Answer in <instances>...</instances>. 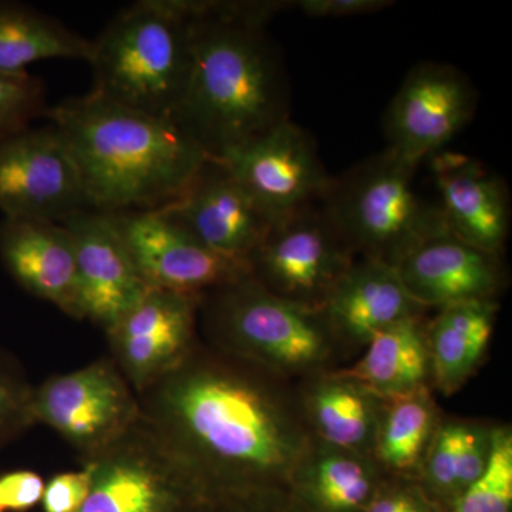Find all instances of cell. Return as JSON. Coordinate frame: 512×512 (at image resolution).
I'll return each mask as SVG.
<instances>
[{
  "instance_id": "6da1fadb",
  "label": "cell",
  "mask_w": 512,
  "mask_h": 512,
  "mask_svg": "<svg viewBox=\"0 0 512 512\" xmlns=\"http://www.w3.org/2000/svg\"><path fill=\"white\" fill-rule=\"evenodd\" d=\"M138 400L212 487L289 490L308 460L305 434L261 380L195 349Z\"/></svg>"
},
{
  "instance_id": "7a4b0ae2",
  "label": "cell",
  "mask_w": 512,
  "mask_h": 512,
  "mask_svg": "<svg viewBox=\"0 0 512 512\" xmlns=\"http://www.w3.org/2000/svg\"><path fill=\"white\" fill-rule=\"evenodd\" d=\"M62 133L90 210H153L191 183L207 153L173 121L90 92L47 109Z\"/></svg>"
},
{
  "instance_id": "3957f363",
  "label": "cell",
  "mask_w": 512,
  "mask_h": 512,
  "mask_svg": "<svg viewBox=\"0 0 512 512\" xmlns=\"http://www.w3.org/2000/svg\"><path fill=\"white\" fill-rule=\"evenodd\" d=\"M190 18V79L173 123L218 158L289 120L284 70L264 23Z\"/></svg>"
},
{
  "instance_id": "277c9868",
  "label": "cell",
  "mask_w": 512,
  "mask_h": 512,
  "mask_svg": "<svg viewBox=\"0 0 512 512\" xmlns=\"http://www.w3.org/2000/svg\"><path fill=\"white\" fill-rule=\"evenodd\" d=\"M194 20L178 0H140L93 40L92 93L173 121L187 90Z\"/></svg>"
},
{
  "instance_id": "5b68a950",
  "label": "cell",
  "mask_w": 512,
  "mask_h": 512,
  "mask_svg": "<svg viewBox=\"0 0 512 512\" xmlns=\"http://www.w3.org/2000/svg\"><path fill=\"white\" fill-rule=\"evenodd\" d=\"M417 167L386 148L329 180L319 201L353 254L396 266L421 241L448 229L439 205L414 190Z\"/></svg>"
},
{
  "instance_id": "8992f818",
  "label": "cell",
  "mask_w": 512,
  "mask_h": 512,
  "mask_svg": "<svg viewBox=\"0 0 512 512\" xmlns=\"http://www.w3.org/2000/svg\"><path fill=\"white\" fill-rule=\"evenodd\" d=\"M83 464L92 488L77 512H201L215 487L141 413Z\"/></svg>"
},
{
  "instance_id": "52a82bcc",
  "label": "cell",
  "mask_w": 512,
  "mask_h": 512,
  "mask_svg": "<svg viewBox=\"0 0 512 512\" xmlns=\"http://www.w3.org/2000/svg\"><path fill=\"white\" fill-rule=\"evenodd\" d=\"M210 318L232 356L275 372H305L328 359L333 336L319 309L279 298L254 278L215 289Z\"/></svg>"
},
{
  "instance_id": "ba28073f",
  "label": "cell",
  "mask_w": 512,
  "mask_h": 512,
  "mask_svg": "<svg viewBox=\"0 0 512 512\" xmlns=\"http://www.w3.org/2000/svg\"><path fill=\"white\" fill-rule=\"evenodd\" d=\"M353 255L322 205L313 202L271 224L249 258V274L279 298L320 309Z\"/></svg>"
},
{
  "instance_id": "9c48e42d",
  "label": "cell",
  "mask_w": 512,
  "mask_h": 512,
  "mask_svg": "<svg viewBox=\"0 0 512 512\" xmlns=\"http://www.w3.org/2000/svg\"><path fill=\"white\" fill-rule=\"evenodd\" d=\"M140 417V400L111 357L33 387V423L55 430L82 460L119 440Z\"/></svg>"
},
{
  "instance_id": "30bf717a",
  "label": "cell",
  "mask_w": 512,
  "mask_h": 512,
  "mask_svg": "<svg viewBox=\"0 0 512 512\" xmlns=\"http://www.w3.org/2000/svg\"><path fill=\"white\" fill-rule=\"evenodd\" d=\"M90 210L66 140L52 123L0 140V212L59 222Z\"/></svg>"
},
{
  "instance_id": "8fae6325",
  "label": "cell",
  "mask_w": 512,
  "mask_h": 512,
  "mask_svg": "<svg viewBox=\"0 0 512 512\" xmlns=\"http://www.w3.org/2000/svg\"><path fill=\"white\" fill-rule=\"evenodd\" d=\"M113 214L150 289L202 295L251 276L248 265L218 255L161 208Z\"/></svg>"
},
{
  "instance_id": "7c38bea8",
  "label": "cell",
  "mask_w": 512,
  "mask_h": 512,
  "mask_svg": "<svg viewBox=\"0 0 512 512\" xmlns=\"http://www.w3.org/2000/svg\"><path fill=\"white\" fill-rule=\"evenodd\" d=\"M274 222L319 201L330 178L315 141L291 120L215 158Z\"/></svg>"
},
{
  "instance_id": "4fadbf2b",
  "label": "cell",
  "mask_w": 512,
  "mask_h": 512,
  "mask_svg": "<svg viewBox=\"0 0 512 512\" xmlns=\"http://www.w3.org/2000/svg\"><path fill=\"white\" fill-rule=\"evenodd\" d=\"M201 295L150 289L106 330L111 359L137 396L183 365L194 352Z\"/></svg>"
},
{
  "instance_id": "5bb4252c",
  "label": "cell",
  "mask_w": 512,
  "mask_h": 512,
  "mask_svg": "<svg viewBox=\"0 0 512 512\" xmlns=\"http://www.w3.org/2000/svg\"><path fill=\"white\" fill-rule=\"evenodd\" d=\"M476 100L474 87L456 67L419 64L407 74L384 117L387 150L419 165L466 126Z\"/></svg>"
},
{
  "instance_id": "9a60e30c",
  "label": "cell",
  "mask_w": 512,
  "mask_h": 512,
  "mask_svg": "<svg viewBox=\"0 0 512 512\" xmlns=\"http://www.w3.org/2000/svg\"><path fill=\"white\" fill-rule=\"evenodd\" d=\"M72 235L79 281V319L106 332L150 288L141 278L113 212L84 210L62 222Z\"/></svg>"
},
{
  "instance_id": "2e32d148",
  "label": "cell",
  "mask_w": 512,
  "mask_h": 512,
  "mask_svg": "<svg viewBox=\"0 0 512 512\" xmlns=\"http://www.w3.org/2000/svg\"><path fill=\"white\" fill-rule=\"evenodd\" d=\"M160 208L212 251L245 265L271 227L248 192L215 158H208L191 183Z\"/></svg>"
},
{
  "instance_id": "e0dca14e",
  "label": "cell",
  "mask_w": 512,
  "mask_h": 512,
  "mask_svg": "<svg viewBox=\"0 0 512 512\" xmlns=\"http://www.w3.org/2000/svg\"><path fill=\"white\" fill-rule=\"evenodd\" d=\"M498 256L446 229L407 252L396 269L414 301L423 308L441 309L457 303L493 301L503 281Z\"/></svg>"
},
{
  "instance_id": "ac0fdd59",
  "label": "cell",
  "mask_w": 512,
  "mask_h": 512,
  "mask_svg": "<svg viewBox=\"0 0 512 512\" xmlns=\"http://www.w3.org/2000/svg\"><path fill=\"white\" fill-rule=\"evenodd\" d=\"M431 171L448 231L500 255L510 229V200L503 181L474 158L453 151L434 154Z\"/></svg>"
},
{
  "instance_id": "d6986e66",
  "label": "cell",
  "mask_w": 512,
  "mask_h": 512,
  "mask_svg": "<svg viewBox=\"0 0 512 512\" xmlns=\"http://www.w3.org/2000/svg\"><path fill=\"white\" fill-rule=\"evenodd\" d=\"M423 309L407 292L396 266L362 258L340 276L319 311L333 339L362 346Z\"/></svg>"
},
{
  "instance_id": "ffe728a7",
  "label": "cell",
  "mask_w": 512,
  "mask_h": 512,
  "mask_svg": "<svg viewBox=\"0 0 512 512\" xmlns=\"http://www.w3.org/2000/svg\"><path fill=\"white\" fill-rule=\"evenodd\" d=\"M0 258L25 291L79 319L76 252L64 225L3 218Z\"/></svg>"
},
{
  "instance_id": "44dd1931",
  "label": "cell",
  "mask_w": 512,
  "mask_h": 512,
  "mask_svg": "<svg viewBox=\"0 0 512 512\" xmlns=\"http://www.w3.org/2000/svg\"><path fill=\"white\" fill-rule=\"evenodd\" d=\"M366 346L359 362L336 376L359 384L377 399L394 400L426 390L430 357L420 315L394 323Z\"/></svg>"
},
{
  "instance_id": "7402d4cb",
  "label": "cell",
  "mask_w": 512,
  "mask_h": 512,
  "mask_svg": "<svg viewBox=\"0 0 512 512\" xmlns=\"http://www.w3.org/2000/svg\"><path fill=\"white\" fill-rule=\"evenodd\" d=\"M495 320L494 301L457 303L441 308L426 330L430 375L450 396L473 375L483 357Z\"/></svg>"
},
{
  "instance_id": "603a6c76",
  "label": "cell",
  "mask_w": 512,
  "mask_h": 512,
  "mask_svg": "<svg viewBox=\"0 0 512 512\" xmlns=\"http://www.w3.org/2000/svg\"><path fill=\"white\" fill-rule=\"evenodd\" d=\"M491 437L493 433L464 423L437 427L417 481L434 510L453 511L461 495L484 473Z\"/></svg>"
},
{
  "instance_id": "cb8c5ba5",
  "label": "cell",
  "mask_w": 512,
  "mask_h": 512,
  "mask_svg": "<svg viewBox=\"0 0 512 512\" xmlns=\"http://www.w3.org/2000/svg\"><path fill=\"white\" fill-rule=\"evenodd\" d=\"M382 481L365 456L332 448L308 457L289 491L309 512H366Z\"/></svg>"
},
{
  "instance_id": "d4e9b609",
  "label": "cell",
  "mask_w": 512,
  "mask_h": 512,
  "mask_svg": "<svg viewBox=\"0 0 512 512\" xmlns=\"http://www.w3.org/2000/svg\"><path fill=\"white\" fill-rule=\"evenodd\" d=\"M93 40L60 20L15 2H0V72L28 73L30 64L47 59L89 63Z\"/></svg>"
},
{
  "instance_id": "484cf974",
  "label": "cell",
  "mask_w": 512,
  "mask_h": 512,
  "mask_svg": "<svg viewBox=\"0 0 512 512\" xmlns=\"http://www.w3.org/2000/svg\"><path fill=\"white\" fill-rule=\"evenodd\" d=\"M377 397L343 377L320 383L309 397L313 426L330 447L365 456L375 450L380 417Z\"/></svg>"
},
{
  "instance_id": "4316f807",
  "label": "cell",
  "mask_w": 512,
  "mask_h": 512,
  "mask_svg": "<svg viewBox=\"0 0 512 512\" xmlns=\"http://www.w3.org/2000/svg\"><path fill=\"white\" fill-rule=\"evenodd\" d=\"M389 402L380 419L375 451L384 466L404 476L420 468L436 433V416L426 390Z\"/></svg>"
},
{
  "instance_id": "83f0119b",
  "label": "cell",
  "mask_w": 512,
  "mask_h": 512,
  "mask_svg": "<svg viewBox=\"0 0 512 512\" xmlns=\"http://www.w3.org/2000/svg\"><path fill=\"white\" fill-rule=\"evenodd\" d=\"M451 512H512V437L494 430L484 473L461 495Z\"/></svg>"
},
{
  "instance_id": "f1b7e54d",
  "label": "cell",
  "mask_w": 512,
  "mask_h": 512,
  "mask_svg": "<svg viewBox=\"0 0 512 512\" xmlns=\"http://www.w3.org/2000/svg\"><path fill=\"white\" fill-rule=\"evenodd\" d=\"M43 84L29 73L0 72V140L30 127L45 116Z\"/></svg>"
},
{
  "instance_id": "f546056e",
  "label": "cell",
  "mask_w": 512,
  "mask_h": 512,
  "mask_svg": "<svg viewBox=\"0 0 512 512\" xmlns=\"http://www.w3.org/2000/svg\"><path fill=\"white\" fill-rule=\"evenodd\" d=\"M201 512H309L282 488H215Z\"/></svg>"
},
{
  "instance_id": "4dcf8cb0",
  "label": "cell",
  "mask_w": 512,
  "mask_h": 512,
  "mask_svg": "<svg viewBox=\"0 0 512 512\" xmlns=\"http://www.w3.org/2000/svg\"><path fill=\"white\" fill-rule=\"evenodd\" d=\"M32 393V386L0 366V447L35 426Z\"/></svg>"
},
{
  "instance_id": "1f68e13d",
  "label": "cell",
  "mask_w": 512,
  "mask_h": 512,
  "mask_svg": "<svg viewBox=\"0 0 512 512\" xmlns=\"http://www.w3.org/2000/svg\"><path fill=\"white\" fill-rule=\"evenodd\" d=\"M92 488V473L84 466L79 471H67L50 478L43 490V512H77Z\"/></svg>"
},
{
  "instance_id": "d6a6232c",
  "label": "cell",
  "mask_w": 512,
  "mask_h": 512,
  "mask_svg": "<svg viewBox=\"0 0 512 512\" xmlns=\"http://www.w3.org/2000/svg\"><path fill=\"white\" fill-rule=\"evenodd\" d=\"M366 512H437L419 483L406 477L383 480Z\"/></svg>"
},
{
  "instance_id": "836d02e7",
  "label": "cell",
  "mask_w": 512,
  "mask_h": 512,
  "mask_svg": "<svg viewBox=\"0 0 512 512\" xmlns=\"http://www.w3.org/2000/svg\"><path fill=\"white\" fill-rule=\"evenodd\" d=\"M45 481L30 470L0 476V512H28L42 501Z\"/></svg>"
},
{
  "instance_id": "e575fe53",
  "label": "cell",
  "mask_w": 512,
  "mask_h": 512,
  "mask_svg": "<svg viewBox=\"0 0 512 512\" xmlns=\"http://www.w3.org/2000/svg\"><path fill=\"white\" fill-rule=\"evenodd\" d=\"M296 8L309 18L328 19L365 15L390 8V0H298Z\"/></svg>"
}]
</instances>
